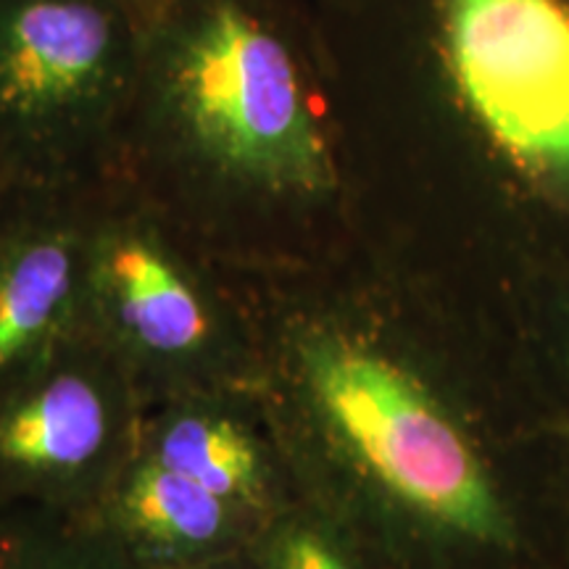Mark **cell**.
<instances>
[{
	"label": "cell",
	"instance_id": "6da1fadb",
	"mask_svg": "<svg viewBox=\"0 0 569 569\" xmlns=\"http://www.w3.org/2000/svg\"><path fill=\"white\" fill-rule=\"evenodd\" d=\"M336 124L432 134L498 206L569 227V0H309Z\"/></svg>",
	"mask_w": 569,
	"mask_h": 569
},
{
	"label": "cell",
	"instance_id": "7a4b0ae2",
	"mask_svg": "<svg viewBox=\"0 0 569 569\" xmlns=\"http://www.w3.org/2000/svg\"><path fill=\"white\" fill-rule=\"evenodd\" d=\"M127 124L198 193L301 211L348 196L303 0H153Z\"/></svg>",
	"mask_w": 569,
	"mask_h": 569
},
{
	"label": "cell",
	"instance_id": "3957f363",
	"mask_svg": "<svg viewBox=\"0 0 569 569\" xmlns=\"http://www.w3.org/2000/svg\"><path fill=\"white\" fill-rule=\"evenodd\" d=\"M311 401L372 486L475 569H557L478 443L393 356L343 332L301 343Z\"/></svg>",
	"mask_w": 569,
	"mask_h": 569
},
{
	"label": "cell",
	"instance_id": "277c9868",
	"mask_svg": "<svg viewBox=\"0 0 569 569\" xmlns=\"http://www.w3.org/2000/svg\"><path fill=\"white\" fill-rule=\"evenodd\" d=\"M146 0H0V182L42 184L130 122Z\"/></svg>",
	"mask_w": 569,
	"mask_h": 569
},
{
	"label": "cell",
	"instance_id": "5b68a950",
	"mask_svg": "<svg viewBox=\"0 0 569 569\" xmlns=\"http://www.w3.org/2000/svg\"><path fill=\"white\" fill-rule=\"evenodd\" d=\"M74 243L61 224H27L0 243V375L24 365L67 306Z\"/></svg>",
	"mask_w": 569,
	"mask_h": 569
},
{
	"label": "cell",
	"instance_id": "8992f818",
	"mask_svg": "<svg viewBox=\"0 0 569 569\" xmlns=\"http://www.w3.org/2000/svg\"><path fill=\"white\" fill-rule=\"evenodd\" d=\"M106 274L127 330L161 353L193 351L209 336V317L151 238L142 230H113Z\"/></svg>",
	"mask_w": 569,
	"mask_h": 569
},
{
	"label": "cell",
	"instance_id": "52a82bcc",
	"mask_svg": "<svg viewBox=\"0 0 569 569\" xmlns=\"http://www.w3.org/2000/svg\"><path fill=\"white\" fill-rule=\"evenodd\" d=\"M106 409L82 377L63 375L0 415V465L19 472L74 469L101 451Z\"/></svg>",
	"mask_w": 569,
	"mask_h": 569
},
{
	"label": "cell",
	"instance_id": "ba28073f",
	"mask_svg": "<svg viewBox=\"0 0 569 569\" xmlns=\"http://www.w3.org/2000/svg\"><path fill=\"white\" fill-rule=\"evenodd\" d=\"M124 517L134 532L161 549H203L227 528V498L153 461L127 488Z\"/></svg>",
	"mask_w": 569,
	"mask_h": 569
},
{
	"label": "cell",
	"instance_id": "9c48e42d",
	"mask_svg": "<svg viewBox=\"0 0 569 569\" xmlns=\"http://www.w3.org/2000/svg\"><path fill=\"white\" fill-rule=\"evenodd\" d=\"M159 461L227 501H251L261 490V465L238 427L211 417H184L161 438Z\"/></svg>",
	"mask_w": 569,
	"mask_h": 569
},
{
	"label": "cell",
	"instance_id": "30bf717a",
	"mask_svg": "<svg viewBox=\"0 0 569 569\" xmlns=\"http://www.w3.org/2000/svg\"><path fill=\"white\" fill-rule=\"evenodd\" d=\"M272 569H361L330 538L315 530H293L277 543Z\"/></svg>",
	"mask_w": 569,
	"mask_h": 569
},
{
	"label": "cell",
	"instance_id": "8fae6325",
	"mask_svg": "<svg viewBox=\"0 0 569 569\" xmlns=\"http://www.w3.org/2000/svg\"><path fill=\"white\" fill-rule=\"evenodd\" d=\"M561 348H565V369H567V377H569V322H567V332H565V340H561Z\"/></svg>",
	"mask_w": 569,
	"mask_h": 569
},
{
	"label": "cell",
	"instance_id": "7c38bea8",
	"mask_svg": "<svg viewBox=\"0 0 569 569\" xmlns=\"http://www.w3.org/2000/svg\"><path fill=\"white\" fill-rule=\"evenodd\" d=\"M146 3H148V6H151V3H153V0H146Z\"/></svg>",
	"mask_w": 569,
	"mask_h": 569
},
{
	"label": "cell",
	"instance_id": "4fadbf2b",
	"mask_svg": "<svg viewBox=\"0 0 569 569\" xmlns=\"http://www.w3.org/2000/svg\"><path fill=\"white\" fill-rule=\"evenodd\" d=\"M557 569H569V567H557Z\"/></svg>",
	"mask_w": 569,
	"mask_h": 569
},
{
	"label": "cell",
	"instance_id": "5bb4252c",
	"mask_svg": "<svg viewBox=\"0 0 569 569\" xmlns=\"http://www.w3.org/2000/svg\"><path fill=\"white\" fill-rule=\"evenodd\" d=\"M303 3H309V0H303Z\"/></svg>",
	"mask_w": 569,
	"mask_h": 569
}]
</instances>
